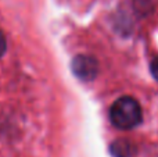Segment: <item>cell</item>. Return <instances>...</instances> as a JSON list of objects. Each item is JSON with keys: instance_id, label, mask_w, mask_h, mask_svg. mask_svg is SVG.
I'll return each mask as SVG.
<instances>
[{"instance_id": "obj_1", "label": "cell", "mask_w": 158, "mask_h": 157, "mask_svg": "<svg viewBox=\"0 0 158 157\" xmlns=\"http://www.w3.org/2000/svg\"><path fill=\"white\" fill-rule=\"evenodd\" d=\"M110 120L118 129H133L143 121L142 106L135 97L122 96L112 103L110 108Z\"/></svg>"}, {"instance_id": "obj_2", "label": "cell", "mask_w": 158, "mask_h": 157, "mask_svg": "<svg viewBox=\"0 0 158 157\" xmlns=\"http://www.w3.org/2000/svg\"><path fill=\"white\" fill-rule=\"evenodd\" d=\"M98 64L90 56L79 54L72 60V71L79 79L82 81H92L97 75Z\"/></svg>"}, {"instance_id": "obj_3", "label": "cell", "mask_w": 158, "mask_h": 157, "mask_svg": "<svg viewBox=\"0 0 158 157\" xmlns=\"http://www.w3.org/2000/svg\"><path fill=\"white\" fill-rule=\"evenodd\" d=\"M111 155L114 157H133L137 147L129 139H117L111 143Z\"/></svg>"}, {"instance_id": "obj_4", "label": "cell", "mask_w": 158, "mask_h": 157, "mask_svg": "<svg viewBox=\"0 0 158 157\" xmlns=\"http://www.w3.org/2000/svg\"><path fill=\"white\" fill-rule=\"evenodd\" d=\"M135 8L139 14L147 15L153 11V2L151 0H135Z\"/></svg>"}, {"instance_id": "obj_5", "label": "cell", "mask_w": 158, "mask_h": 157, "mask_svg": "<svg viewBox=\"0 0 158 157\" xmlns=\"http://www.w3.org/2000/svg\"><path fill=\"white\" fill-rule=\"evenodd\" d=\"M150 71H151V75L156 78V81H158V56L151 60L150 63Z\"/></svg>"}, {"instance_id": "obj_6", "label": "cell", "mask_w": 158, "mask_h": 157, "mask_svg": "<svg viewBox=\"0 0 158 157\" xmlns=\"http://www.w3.org/2000/svg\"><path fill=\"white\" fill-rule=\"evenodd\" d=\"M6 50H7V40H6L4 33L0 31V57L6 53Z\"/></svg>"}]
</instances>
